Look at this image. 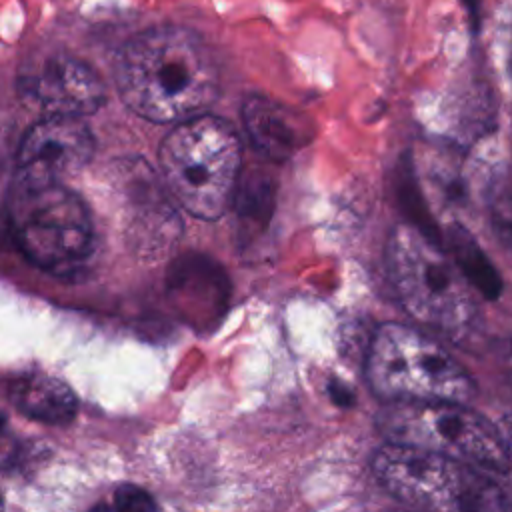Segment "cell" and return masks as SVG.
Here are the masks:
<instances>
[{"mask_svg":"<svg viewBox=\"0 0 512 512\" xmlns=\"http://www.w3.org/2000/svg\"><path fill=\"white\" fill-rule=\"evenodd\" d=\"M448 246L452 254L450 260L454 262L458 272L464 276L468 286H474L486 298H498L502 290L500 276L494 270L492 262L486 258V254L478 248L474 238L462 226L450 228Z\"/></svg>","mask_w":512,"mask_h":512,"instance_id":"cell-13","label":"cell"},{"mask_svg":"<svg viewBox=\"0 0 512 512\" xmlns=\"http://www.w3.org/2000/svg\"><path fill=\"white\" fill-rule=\"evenodd\" d=\"M242 118L254 146L272 160H286L304 144L300 120L268 98H248L242 108Z\"/></svg>","mask_w":512,"mask_h":512,"instance_id":"cell-12","label":"cell"},{"mask_svg":"<svg viewBox=\"0 0 512 512\" xmlns=\"http://www.w3.org/2000/svg\"><path fill=\"white\" fill-rule=\"evenodd\" d=\"M388 264L406 312L418 322L464 340L474 330L478 308L454 262L422 232L400 226L390 238Z\"/></svg>","mask_w":512,"mask_h":512,"instance_id":"cell-5","label":"cell"},{"mask_svg":"<svg viewBox=\"0 0 512 512\" xmlns=\"http://www.w3.org/2000/svg\"><path fill=\"white\" fill-rule=\"evenodd\" d=\"M6 224L24 258L48 272L78 268L94 246L90 212L62 182L16 178L6 198Z\"/></svg>","mask_w":512,"mask_h":512,"instance_id":"cell-3","label":"cell"},{"mask_svg":"<svg viewBox=\"0 0 512 512\" xmlns=\"http://www.w3.org/2000/svg\"><path fill=\"white\" fill-rule=\"evenodd\" d=\"M240 156L236 130L206 114L180 122L158 152L168 194L186 212L204 220H216L230 204Z\"/></svg>","mask_w":512,"mask_h":512,"instance_id":"cell-2","label":"cell"},{"mask_svg":"<svg viewBox=\"0 0 512 512\" xmlns=\"http://www.w3.org/2000/svg\"><path fill=\"white\" fill-rule=\"evenodd\" d=\"M388 444L508 472V444L482 414L460 402H388L376 416Z\"/></svg>","mask_w":512,"mask_h":512,"instance_id":"cell-7","label":"cell"},{"mask_svg":"<svg viewBox=\"0 0 512 512\" xmlns=\"http://www.w3.org/2000/svg\"><path fill=\"white\" fill-rule=\"evenodd\" d=\"M22 454V442L12 432L6 414L0 410V470L12 468Z\"/></svg>","mask_w":512,"mask_h":512,"instance_id":"cell-15","label":"cell"},{"mask_svg":"<svg viewBox=\"0 0 512 512\" xmlns=\"http://www.w3.org/2000/svg\"><path fill=\"white\" fill-rule=\"evenodd\" d=\"M466 4H468V8H470V14H472V18L476 20V0H464Z\"/></svg>","mask_w":512,"mask_h":512,"instance_id":"cell-16","label":"cell"},{"mask_svg":"<svg viewBox=\"0 0 512 512\" xmlns=\"http://www.w3.org/2000/svg\"><path fill=\"white\" fill-rule=\"evenodd\" d=\"M94 154V138L82 118L44 116L22 136L16 178L60 182L80 172Z\"/></svg>","mask_w":512,"mask_h":512,"instance_id":"cell-9","label":"cell"},{"mask_svg":"<svg viewBox=\"0 0 512 512\" xmlns=\"http://www.w3.org/2000/svg\"><path fill=\"white\" fill-rule=\"evenodd\" d=\"M20 96L46 116L82 118L94 114L106 98L100 76L74 56L42 58L18 78Z\"/></svg>","mask_w":512,"mask_h":512,"instance_id":"cell-8","label":"cell"},{"mask_svg":"<svg viewBox=\"0 0 512 512\" xmlns=\"http://www.w3.org/2000/svg\"><path fill=\"white\" fill-rule=\"evenodd\" d=\"M374 478L422 512H510L502 488L472 464L386 444L372 454Z\"/></svg>","mask_w":512,"mask_h":512,"instance_id":"cell-6","label":"cell"},{"mask_svg":"<svg viewBox=\"0 0 512 512\" xmlns=\"http://www.w3.org/2000/svg\"><path fill=\"white\" fill-rule=\"evenodd\" d=\"M126 184L130 226L136 228L140 248L144 252L166 248L178 236V214L156 186L154 174L146 164H140L136 170H128Z\"/></svg>","mask_w":512,"mask_h":512,"instance_id":"cell-10","label":"cell"},{"mask_svg":"<svg viewBox=\"0 0 512 512\" xmlns=\"http://www.w3.org/2000/svg\"><path fill=\"white\" fill-rule=\"evenodd\" d=\"M0 512H4V494L0 490Z\"/></svg>","mask_w":512,"mask_h":512,"instance_id":"cell-17","label":"cell"},{"mask_svg":"<svg viewBox=\"0 0 512 512\" xmlns=\"http://www.w3.org/2000/svg\"><path fill=\"white\" fill-rule=\"evenodd\" d=\"M114 512H160V506L144 488L120 484L114 492Z\"/></svg>","mask_w":512,"mask_h":512,"instance_id":"cell-14","label":"cell"},{"mask_svg":"<svg viewBox=\"0 0 512 512\" xmlns=\"http://www.w3.org/2000/svg\"><path fill=\"white\" fill-rule=\"evenodd\" d=\"M116 86L124 104L152 122L204 114L220 90L218 64L206 42L178 26L134 36L116 58Z\"/></svg>","mask_w":512,"mask_h":512,"instance_id":"cell-1","label":"cell"},{"mask_svg":"<svg viewBox=\"0 0 512 512\" xmlns=\"http://www.w3.org/2000/svg\"><path fill=\"white\" fill-rule=\"evenodd\" d=\"M366 380L388 402H468L470 374L430 336L404 324L380 326L368 346Z\"/></svg>","mask_w":512,"mask_h":512,"instance_id":"cell-4","label":"cell"},{"mask_svg":"<svg viewBox=\"0 0 512 512\" xmlns=\"http://www.w3.org/2000/svg\"><path fill=\"white\" fill-rule=\"evenodd\" d=\"M6 394L18 412L52 426L70 424L78 412L74 390L60 378L42 372L12 378L6 384Z\"/></svg>","mask_w":512,"mask_h":512,"instance_id":"cell-11","label":"cell"}]
</instances>
